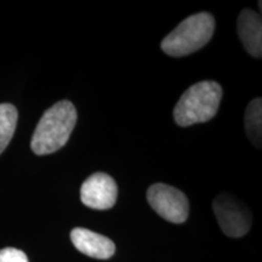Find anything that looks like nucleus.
I'll list each match as a JSON object with an SVG mask.
<instances>
[{"label": "nucleus", "mask_w": 262, "mask_h": 262, "mask_svg": "<svg viewBox=\"0 0 262 262\" xmlns=\"http://www.w3.org/2000/svg\"><path fill=\"white\" fill-rule=\"evenodd\" d=\"M238 35L249 55L255 58L262 56V21L261 15L245 9L237 21Z\"/></svg>", "instance_id": "6e6552de"}, {"label": "nucleus", "mask_w": 262, "mask_h": 262, "mask_svg": "<svg viewBox=\"0 0 262 262\" xmlns=\"http://www.w3.org/2000/svg\"><path fill=\"white\" fill-rule=\"evenodd\" d=\"M215 31V18L208 12L189 16L170 32L162 41L166 55L182 57L198 51L210 40Z\"/></svg>", "instance_id": "7ed1b4c3"}, {"label": "nucleus", "mask_w": 262, "mask_h": 262, "mask_svg": "<svg viewBox=\"0 0 262 262\" xmlns=\"http://www.w3.org/2000/svg\"><path fill=\"white\" fill-rule=\"evenodd\" d=\"M17 118L18 113L14 104H0V155L4 152L14 136Z\"/></svg>", "instance_id": "9d476101"}, {"label": "nucleus", "mask_w": 262, "mask_h": 262, "mask_svg": "<svg viewBox=\"0 0 262 262\" xmlns=\"http://www.w3.org/2000/svg\"><path fill=\"white\" fill-rule=\"evenodd\" d=\"M78 114L71 101L63 100L42 114L32 136L31 148L35 155L47 156L61 149L70 140Z\"/></svg>", "instance_id": "f257e3e1"}, {"label": "nucleus", "mask_w": 262, "mask_h": 262, "mask_svg": "<svg viewBox=\"0 0 262 262\" xmlns=\"http://www.w3.org/2000/svg\"><path fill=\"white\" fill-rule=\"evenodd\" d=\"M147 201L150 208L164 220L172 224H182L187 220L189 203L187 196L172 186L156 183L147 191Z\"/></svg>", "instance_id": "20e7f679"}, {"label": "nucleus", "mask_w": 262, "mask_h": 262, "mask_svg": "<svg viewBox=\"0 0 262 262\" xmlns=\"http://www.w3.org/2000/svg\"><path fill=\"white\" fill-rule=\"evenodd\" d=\"M71 241L77 250L97 260H107L116 253V244L110 238L95 233L88 228L72 229Z\"/></svg>", "instance_id": "0eeeda50"}, {"label": "nucleus", "mask_w": 262, "mask_h": 262, "mask_svg": "<svg viewBox=\"0 0 262 262\" xmlns=\"http://www.w3.org/2000/svg\"><path fill=\"white\" fill-rule=\"evenodd\" d=\"M0 262H28V257L18 249L5 248L0 250Z\"/></svg>", "instance_id": "9b49d317"}, {"label": "nucleus", "mask_w": 262, "mask_h": 262, "mask_svg": "<svg viewBox=\"0 0 262 262\" xmlns=\"http://www.w3.org/2000/svg\"><path fill=\"white\" fill-rule=\"evenodd\" d=\"M245 131L251 143L261 148V135H262V101L261 98H255L248 104L244 116Z\"/></svg>", "instance_id": "1a4fd4ad"}, {"label": "nucleus", "mask_w": 262, "mask_h": 262, "mask_svg": "<svg viewBox=\"0 0 262 262\" xmlns=\"http://www.w3.org/2000/svg\"><path fill=\"white\" fill-rule=\"evenodd\" d=\"M212 208L226 235L239 238L248 233L251 227V214L239 199L228 193H222L215 198Z\"/></svg>", "instance_id": "39448f33"}, {"label": "nucleus", "mask_w": 262, "mask_h": 262, "mask_svg": "<svg viewBox=\"0 0 262 262\" xmlns=\"http://www.w3.org/2000/svg\"><path fill=\"white\" fill-rule=\"evenodd\" d=\"M117 198V183L104 172L93 173L81 185L80 199L88 208L95 210H107L114 206Z\"/></svg>", "instance_id": "423d86ee"}, {"label": "nucleus", "mask_w": 262, "mask_h": 262, "mask_svg": "<svg viewBox=\"0 0 262 262\" xmlns=\"http://www.w3.org/2000/svg\"><path fill=\"white\" fill-rule=\"evenodd\" d=\"M221 97L220 84L212 80L199 81L180 97L173 110V119L180 126L209 122L217 113Z\"/></svg>", "instance_id": "f03ea898"}]
</instances>
